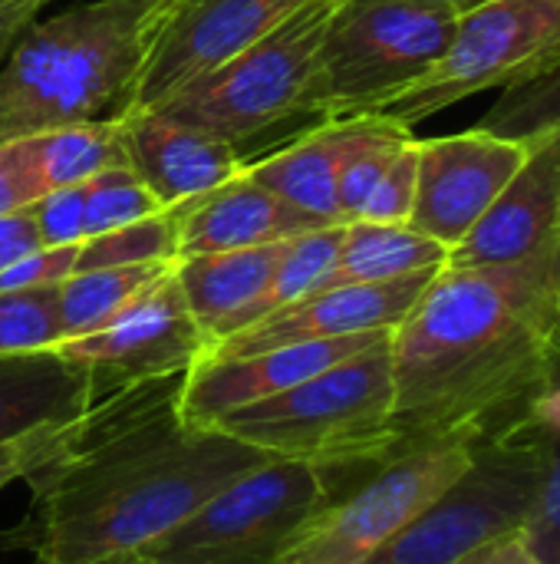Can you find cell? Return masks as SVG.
<instances>
[{
	"instance_id": "41",
	"label": "cell",
	"mask_w": 560,
	"mask_h": 564,
	"mask_svg": "<svg viewBox=\"0 0 560 564\" xmlns=\"http://www.w3.org/2000/svg\"><path fill=\"white\" fill-rule=\"evenodd\" d=\"M182 3H185V0H158V17H162V23H165V20H168Z\"/></svg>"
},
{
	"instance_id": "1",
	"label": "cell",
	"mask_w": 560,
	"mask_h": 564,
	"mask_svg": "<svg viewBox=\"0 0 560 564\" xmlns=\"http://www.w3.org/2000/svg\"><path fill=\"white\" fill-rule=\"evenodd\" d=\"M182 380L112 390L76 416L30 476L26 516L0 532L33 564H89L139 552L238 476L274 459L182 416Z\"/></svg>"
},
{
	"instance_id": "29",
	"label": "cell",
	"mask_w": 560,
	"mask_h": 564,
	"mask_svg": "<svg viewBox=\"0 0 560 564\" xmlns=\"http://www.w3.org/2000/svg\"><path fill=\"white\" fill-rule=\"evenodd\" d=\"M56 284L30 291H0V357L40 354L59 347Z\"/></svg>"
},
{
	"instance_id": "3",
	"label": "cell",
	"mask_w": 560,
	"mask_h": 564,
	"mask_svg": "<svg viewBox=\"0 0 560 564\" xmlns=\"http://www.w3.org/2000/svg\"><path fill=\"white\" fill-rule=\"evenodd\" d=\"M162 30L158 0H89L33 20L0 63V142L116 119Z\"/></svg>"
},
{
	"instance_id": "35",
	"label": "cell",
	"mask_w": 560,
	"mask_h": 564,
	"mask_svg": "<svg viewBox=\"0 0 560 564\" xmlns=\"http://www.w3.org/2000/svg\"><path fill=\"white\" fill-rule=\"evenodd\" d=\"M40 185L26 165L20 139L0 142V215H13L30 208L40 198Z\"/></svg>"
},
{
	"instance_id": "22",
	"label": "cell",
	"mask_w": 560,
	"mask_h": 564,
	"mask_svg": "<svg viewBox=\"0 0 560 564\" xmlns=\"http://www.w3.org/2000/svg\"><path fill=\"white\" fill-rule=\"evenodd\" d=\"M449 248L413 225H376V221H347L343 245L333 271L317 291L340 284H376L396 281L406 274L446 268Z\"/></svg>"
},
{
	"instance_id": "33",
	"label": "cell",
	"mask_w": 560,
	"mask_h": 564,
	"mask_svg": "<svg viewBox=\"0 0 560 564\" xmlns=\"http://www.w3.org/2000/svg\"><path fill=\"white\" fill-rule=\"evenodd\" d=\"M43 248H63L83 241V182L40 195L30 208Z\"/></svg>"
},
{
	"instance_id": "5",
	"label": "cell",
	"mask_w": 560,
	"mask_h": 564,
	"mask_svg": "<svg viewBox=\"0 0 560 564\" xmlns=\"http://www.w3.org/2000/svg\"><path fill=\"white\" fill-rule=\"evenodd\" d=\"M343 0H310L294 17L152 102L165 116L224 139L248 162V145L284 126L314 119L327 26Z\"/></svg>"
},
{
	"instance_id": "14",
	"label": "cell",
	"mask_w": 560,
	"mask_h": 564,
	"mask_svg": "<svg viewBox=\"0 0 560 564\" xmlns=\"http://www.w3.org/2000/svg\"><path fill=\"white\" fill-rule=\"evenodd\" d=\"M439 271L442 268L406 274L396 281L340 284V288L314 291L274 311L271 317L231 334L228 340L215 344L208 357H248V354H261V350H274L287 344L396 330Z\"/></svg>"
},
{
	"instance_id": "32",
	"label": "cell",
	"mask_w": 560,
	"mask_h": 564,
	"mask_svg": "<svg viewBox=\"0 0 560 564\" xmlns=\"http://www.w3.org/2000/svg\"><path fill=\"white\" fill-rule=\"evenodd\" d=\"M521 539L545 564H560V440H551L541 489L521 525Z\"/></svg>"
},
{
	"instance_id": "13",
	"label": "cell",
	"mask_w": 560,
	"mask_h": 564,
	"mask_svg": "<svg viewBox=\"0 0 560 564\" xmlns=\"http://www.w3.org/2000/svg\"><path fill=\"white\" fill-rule=\"evenodd\" d=\"M310 0H185L158 30L132 106H152L224 63Z\"/></svg>"
},
{
	"instance_id": "23",
	"label": "cell",
	"mask_w": 560,
	"mask_h": 564,
	"mask_svg": "<svg viewBox=\"0 0 560 564\" xmlns=\"http://www.w3.org/2000/svg\"><path fill=\"white\" fill-rule=\"evenodd\" d=\"M26 165L40 185V192L79 185L102 169L125 165V149L119 135V119H92L73 126L40 129L20 139Z\"/></svg>"
},
{
	"instance_id": "11",
	"label": "cell",
	"mask_w": 560,
	"mask_h": 564,
	"mask_svg": "<svg viewBox=\"0 0 560 564\" xmlns=\"http://www.w3.org/2000/svg\"><path fill=\"white\" fill-rule=\"evenodd\" d=\"M172 268L102 330L53 347L92 380L96 400L142 380L188 373L208 357L211 344L195 324Z\"/></svg>"
},
{
	"instance_id": "19",
	"label": "cell",
	"mask_w": 560,
	"mask_h": 564,
	"mask_svg": "<svg viewBox=\"0 0 560 564\" xmlns=\"http://www.w3.org/2000/svg\"><path fill=\"white\" fill-rule=\"evenodd\" d=\"M284 245L287 241L215 254H188L175 261V281L185 294L195 324L201 327L211 347L238 334L244 314L267 291L284 254Z\"/></svg>"
},
{
	"instance_id": "39",
	"label": "cell",
	"mask_w": 560,
	"mask_h": 564,
	"mask_svg": "<svg viewBox=\"0 0 560 564\" xmlns=\"http://www.w3.org/2000/svg\"><path fill=\"white\" fill-rule=\"evenodd\" d=\"M347 3V0H343ZM406 3H416V7H429V10H442V13H452V17H462L488 0H406Z\"/></svg>"
},
{
	"instance_id": "17",
	"label": "cell",
	"mask_w": 560,
	"mask_h": 564,
	"mask_svg": "<svg viewBox=\"0 0 560 564\" xmlns=\"http://www.w3.org/2000/svg\"><path fill=\"white\" fill-rule=\"evenodd\" d=\"M116 119L125 165L135 169L162 208H178L238 178L248 165L224 139L178 122L155 106H129Z\"/></svg>"
},
{
	"instance_id": "16",
	"label": "cell",
	"mask_w": 560,
	"mask_h": 564,
	"mask_svg": "<svg viewBox=\"0 0 560 564\" xmlns=\"http://www.w3.org/2000/svg\"><path fill=\"white\" fill-rule=\"evenodd\" d=\"M393 330L353 334L333 340L287 344L248 357H201L182 380V416L195 426H211L218 416L277 397L370 347L386 340Z\"/></svg>"
},
{
	"instance_id": "4",
	"label": "cell",
	"mask_w": 560,
	"mask_h": 564,
	"mask_svg": "<svg viewBox=\"0 0 560 564\" xmlns=\"http://www.w3.org/2000/svg\"><path fill=\"white\" fill-rule=\"evenodd\" d=\"M211 426L274 459L327 473L373 469L403 449L393 433L389 337L277 397L231 410Z\"/></svg>"
},
{
	"instance_id": "2",
	"label": "cell",
	"mask_w": 560,
	"mask_h": 564,
	"mask_svg": "<svg viewBox=\"0 0 560 564\" xmlns=\"http://www.w3.org/2000/svg\"><path fill=\"white\" fill-rule=\"evenodd\" d=\"M399 446L485 440L560 370V245L498 268H442L389 334Z\"/></svg>"
},
{
	"instance_id": "37",
	"label": "cell",
	"mask_w": 560,
	"mask_h": 564,
	"mask_svg": "<svg viewBox=\"0 0 560 564\" xmlns=\"http://www.w3.org/2000/svg\"><path fill=\"white\" fill-rule=\"evenodd\" d=\"M46 3L50 0H0V63L7 59V53L17 43V36L36 20V13Z\"/></svg>"
},
{
	"instance_id": "30",
	"label": "cell",
	"mask_w": 560,
	"mask_h": 564,
	"mask_svg": "<svg viewBox=\"0 0 560 564\" xmlns=\"http://www.w3.org/2000/svg\"><path fill=\"white\" fill-rule=\"evenodd\" d=\"M548 126H560V69L508 89L498 109L482 122V129L512 139H528Z\"/></svg>"
},
{
	"instance_id": "27",
	"label": "cell",
	"mask_w": 560,
	"mask_h": 564,
	"mask_svg": "<svg viewBox=\"0 0 560 564\" xmlns=\"http://www.w3.org/2000/svg\"><path fill=\"white\" fill-rule=\"evenodd\" d=\"M172 261H178V208H165L135 225L73 245V274L99 271V268H125V264H172Z\"/></svg>"
},
{
	"instance_id": "15",
	"label": "cell",
	"mask_w": 560,
	"mask_h": 564,
	"mask_svg": "<svg viewBox=\"0 0 560 564\" xmlns=\"http://www.w3.org/2000/svg\"><path fill=\"white\" fill-rule=\"evenodd\" d=\"M525 142L521 169L449 251V268L518 264L560 245V126H548Z\"/></svg>"
},
{
	"instance_id": "36",
	"label": "cell",
	"mask_w": 560,
	"mask_h": 564,
	"mask_svg": "<svg viewBox=\"0 0 560 564\" xmlns=\"http://www.w3.org/2000/svg\"><path fill=\"white\" fill-rule=\"evenodd\" d=\"M40 248H43V241H40V231L26 208L13 212V215H0V271H7L10 264H17L20 258L33 254Z\"/></svg>"
},
{
	"instance_id": "10",
	"label": "cell",
	"mask_w": 560,
	"mask_h": 564,
	"mask_svg": "<svg viewBox=\"0 0 560 564\" xmlns=\"http://www.w3.org/2000/svg\"><path fill=\"white\" fill-rule=\"evenodd\" d=\"M475 443L469 436L406 443L370 469L360 489L314 516L274 564H363L469 469Z\"/></svg>"
},
{
	"instance_id": "38",
	"label": "cell",
	"mask_w": 560,
	"mask_h": 564,
	"mask_svg": "<svg viewBox=\"0 0 560 564\" xmlns=\"http://www.w3.org/2000/svg\"><path fill=\"white\" fill-rule=\"evenodd\" d=\"M455 564H545L528 545H525V539H521V532H512V535H505V539H498V542H492V545H485V549H479V552H472V555H465L462 562Z\"/></svg>"
},
{
	"instance_id": "9",
	"label": "cell",
	"mask_w": 560,
	"mask_h": 564,
	"mask_svg": "<svg viewBox=\"0 0 560 564\" xmlns=\"http://www.w3.org/2000/svg\"><path fill=\"white\" fill-rule=\"evenodd\" d=\"M560 69V0H488L455 20L436 66L370 116L416 126L475 93L515 89Z\"/></svg>"
},
{
	"instance_id": "18",
	"label": "cell",
	"mask_w": 560,
	"mask_h": 564,
	"mask_svg": "<svg viewBox=\"0 0 560 564\" xmlns=\"http://www.w3.org/2000/svg\"><path fill=\"white\" fill-rule=\"evenodd\" d=\"M317 228L330 225L304 215L241 172L238 178L178 205V258L277 245Z\"/></svg>"
},
{
	"instance_id": "24",
	"label": "cell",
	"mask_w": 560,
	"mask_h": 564,
	"mask_svg": "<svg viewBox=\"0 0 560 564\" xmlns=\"http://www.w3.org/2000/svg\"><path fill=\"white\" fill-rule=\"evenodd\" d=\"M172 264L99 268V271H83V274H73V278L59 281L56 284V311H59V334H63V340H76V337L102 330L149 284H155Z\"/></svg>"
},
{
	"instance_id": "34",
	"label": "cell",
	"mask_w": 560,
	"mask_h": 564,
	"mask_svg": "<svg viewBox=\"0 0 560 564\" xmlns=\"http://www.w3.org/2000/svg\"><path fill=\"white\" fill-rule=\"evenodd\" d=\"M66 426H46V430L23 433V436H13V440L0 443V489H7L17 479H26L43 459H50L56 453Z\"/></svg>"
},
{
	"instance_id": "8",
	"label": "cell",
	"mask_w": 560,
	"mask_h": 564,
	"mask_svg": "<svg viewBox=\"0 0 560 564\" xmlns=\"http://www.w3.org/2000/svg\"><path fill=\"white\" fill-rule=\"evenodd\" d=\"M455 20L452 13L406 0L340 3L320 46V119L370 116L422 79L446 53Z\"/></svg>"
},
{
	"instance_id": "40",
	"label": "cell",
	"mask_w": 560,
	"mask_h": 564,
	"mask_svg": "<svg viewBox=\"0 0 560 564\" xmlns=\"http://www.w3.org/2000/svg\"><path fill=\"white\" fill-rule=\"evenodd\" d=\"M89 564H158V562L142 558L139 552H125V555H109V558H99V562H89Z\"/></svg>"
},
{
	"instance_id": "25",
	"label": "cell",
	"mask_w": 560,
	"mask_h": 564,
	"mask_svg": "<svg viewBox=\"0 0 560 564\" xmlns=\"http://www.w3.org/2000/svg\"><path fill=\"white\" fill-rule=\"evenodd\" d=\"M413 139H416L413 129L396 119L350 116V139L337 172V205L343 221H353L360 215L373 185L383 178V172L399 155V149Z\"/></svg>"
},
{
	"instance_id": "21",
	"label": "cell",
	"mask_w": 560,
	"mask_h": 564,
	"mask_svg": "<svg viewBox=\"0 0 560 564\" xmlns=\"http://www.w3.org/2000/svg\"><path fill=\"white\" fill-rule=\"evenodd\" d=\"M350 139V116L323 119L284 149L244 165L248 178L323 225H347L337 205V172Z\"/></svg>"
},
{
	"instance_id": "28",
	"label": "cell",
	"mask_w": 560,
	"mask_h": 564,
	"mask_svg": "<svg viewBox=\"0 0 560 564\" xmlns=\"http://www.w3.org/2000/svg\"><path fill=\"white\" fill-rule=\"evenodd\" d=\"M158 212L165 208L129 165L102 169L99 175L83 182V241L135 225Z\"/></svg>"
},
{
	"instance_id": "6",
	"label": "cell",
	"mask_w": 560,
	"mask_h": 564,
	"mask_svg": "<svg viewBox=\"0 0 560 564\" xmlns=\"http://www.w3.org/2000/svg\"><path fill=\"white\" fill-rule=\"evenodd\" d=\"M548 453L551 440L521 420L479 440L469 469L363 564H455L521 532Z\"/></svg>"
},
{
	"instance_id": "12",
	"label": "cell",
	"mask_w": 560,
	"mask_h": 564,
	"mask_svg": "<svg viewBox=\"0 0 560 564\" xmlns=\"http://www.w3.org/2000/svg\"><path fill=\"white\" fill-rule=\"evenodd\" d=\"M416 152L419 172L409 225L452 251L515 178L528 142L475 126L469 132L419 139Z\"/></svg>"
},
{
	"instance_id": "20",
	"label": "cell",
	"mask_w": 560,
	"mask_h": 564,
	"mask_svg": "<svg viewBox=\"0 0 560 564\" xmlns=\"http://www.w3.org/2000/svg\"><path fill=\"white\" fill-rule=\"evenodd\" d=\"M96 403L92 380L56 350L0 357V443L66 426Z\"/></svg>"
},
{
	"instance_id": "26",
	"label": "cell",
	"mask_w": 560,
	"mask_h": 564,
	"mask_svg": "<svg viewBox=\"0 0 560 564\" xmlns=\"http://www.w3.org/2000/svg\"><path fill=\"white\" fill-rule=\"evenodd\" d=\"M343 228L347 225H330V228H317V231L290 238L284 245V254L277 261V271H274L267 291L254 301V307L244 314L238 330H244V327L271 317L274 311L314 294L337 264V254L343 245Z\"/></svg>"
},
{
	"instance_id": "7",
	"label": "cell",
	"mask_w": 560,
	"mask_h": 564,
	"mask_svg": "<svg viewBox=\"0 0 560 564\" xmlns=\"http://www.w3.org/2000/svg\"><path fill=\"white\" fill-rule=\"evenodd\" d=\"M333 499V473L310 463L267 459L142 545L139 555L158 564H274Z\"/></svg>"
},
{
	"instance_id": "31",
	"label": "cell",
	"mask_w": 560,
	"mask_h": 564,
	"mask_svg": "<svg viewBox=\"0 0 560 564\" xmlns=\"http://www.w3.org/2000/svg\"><path fill=\"white\" fill-rule=\"evenodd\" d=\"M416 142H406L399 155L389 162L383 178L373 185L370 198L363 202L360 215L353 221H376V225H409L413 202H416V172H419V152Z\"/></svg>"
}]
</instances>
